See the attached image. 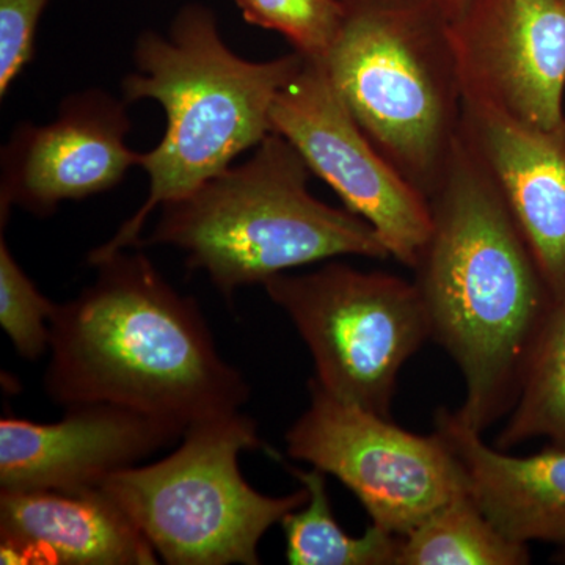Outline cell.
Here are the masks:
<instances>
[{
    "label": "cell",
    "mask_w": 565,
    "mask_h": 565,
    "mask_svg": "<svg viewBox=\"0 0 565 565\" xmlns=\"http://www.w3.org/2000/svg\"><path fill=\"white\" fill-rule=\"evenodd\" d=\"M414 269L433 340L463 377L456 414L484 434L514 407L555 299L489 170L463 134L429 196Z\"/></svg>",
    "instance_id": "6da1fadb"
},
{
    "label": "cell",
    "mask_w": 565,
    "mask_h": 565,
    "mask_svg": "<svg viewBox=\"0 0 565 565\" xmlns=\"http://www.w3.org/2000/svg\"><path fill=\"white\" fill-rule=\"evenodd\" d=\"M95 267V281L52 316L47 396L66 407L121 405L184 429L239 412L250 390L217 352L195 300L143 253Z\"/></svg>",
    "instance_id": "7a4b0ae2"
},
{
    "label": "cell",
    "mask_w": 565,
    "mask_h": 565,
    "mask_svg": "<svg viewBox=\"0 0 565 565\" xmlns=\"http://www.w3.org/2000/svg\"><path fill=\"white\" fill-rule=\"evenodd\" d=\"M132 61L136 70L122 81V99L161 104L166 132L141 158L140 169L150 178L148 199L109 243L90 253L93 266L137 247L152 211L195 191L232 167L237 156L255 150L273 132L275 98L305 57L292 51L270 61H247L230 50L215 14L191 3L169 32L141 33Z\"/></svg>",
    "instance_id": "3957f363"
},
{
    "label": "cell",
    "mask_w": 565,
    "mask_h": 565,
    "mask_svg": "<svg viewBox=\"0 0 565 565\" xmlns=\"http://www.w3.org/2000/svg\"><path fill=\"white\" fill-rule=\"evenodd\" d=\"M311 174L296 148L270 132L247 161L159 207L147 244L184 253L226 299L299 267L345 256L392 259L370 223L316 199Z\"/></svg>",
    "instance_id": "277c9868"
},
{
    "label": "cell",
    "mask_w": 565,
    "mask_h": 565,
    "mask_svg": "<svg viewBox=\"0 0 565 565\" xmlns=\"http://www.w3.org/2000/svg\"><path fill=\"white\" fill-rule=\"evenodd\" d=\"M322 62L352 117L429 199L460 134L463 93L444 0H343Z\"/></svg>",
    "instance_id": "5b68a950"
},
{
    "label": "cell",
    "mask_w": 565,
    "mask_h": 565,
    "mask_svg": "<svg viewBox=\"0 0 565 565\" xmlns=\"http://www.w3.org/2000/svg\"><path fill=\"white\" fill-rule=\"evenodd\" d=\"M263 446L255 419L234 412L192 424L172 455L115 471L99 487L163 563L256 565L264 534L308 501L305 487L269 497L245 481L239 455Z\"/></svg>",
    "instance_id": "8992f818"
},
{
    "label": "cell",
    "mask_w": 565,
    "mask_h": 565,
    "mask_svg": "<svg viewBox=\"0 0 565 565\" xmlns=\"http://www.w3.org/2000/svg\"><path fill=\"white\" fill-rule=\"evenodd\" d=\"M263 286L307 345L315 381L392 418L401 371L433 340L415 281L332 259L310 273L275 275Z\"/></svg>",
    "instance_id": "52a82bcc"
},
{
    "label": "cell",
    "mask_w": 565,
    "mask_h": 565,
    "mask_svg": "<svg viewBox=\"0 0 565 565\" xmlns=\"http://www.w3.org/2000/svg\"><path fill=\"white\" fill-rule=\"evenodd\" d=\"M310 403L285 435L292 459L332 475L362 503L373 525L397 535L467 489L444 437L419 435L308 382Z\"/></svg>",
    "instance_id": "ba28073f"
},
{
    "label": "cell",
    "mask_w": 565,
    "mask_h": 565,
    "mask_svg": "<svg viewBox=\"0 0 565 565\" xmlns=\"http://www.w3.org/2000/svg\"><path fill=\"white\" fill-rule=\"evenodd\" d=\"M270 129L373 226L390 256L414 269L433 232L429 199L379 150L334 90L321 62L303 65L278 92Z\"/></svg>",
    "instance_id": "9c48e42d"
},
{
    "label": "cell",
    "mask_w": 565,
    "mask_h": 565,
    "mask_svg": "<svg viewBox=\"0 0 565 565\" xmlns=\"http://www.w3.org/2000/svg\"><path fill=\"white\" fill-rule=\"evenodd\" d=\"M451 39L463 104L535 128L563 122V0H470Z\"/></svg>",
    "instance_id": "30bf717a"
},
{
    "label": "cell",
    "mask_w": 565,
    "mask_h": 565,
    "mask_svg": "<svg viewBox=\"0 0 565 565\" xmlns=\"http://www.w3.org/2000/svg\"><path fill=\"white\" fill-rule=\"evenodd\" d=\"M131 128L128 103L98 88L70 95L46 125L21 122L0 156V221L13 207L46 217L120 184L143 158L126 143Z\"/></svg>",
    "instance_id": "8fae6325"
},
{
    "label": "cell",
    "mask_w": 565,
    "mask_h": 565,
    "mask_svg": "<svg viewBox=\"0 0 565 565\" xmlns=\"http://www.w3.org/2000/svg\"><path fill=\"white\" fill-rule=\"evenodd\" d=\"M180 424L114 404L70 405L61 422L0 419V492L96 489L184 435Z\"/></svg>",
    "instance_id": "7c38bea8"
},
{
    "label": "cell",
    "mask_w": 565,
    "mask_h": 565,
    "mask_svg": "<svg viewBox=\"0 0 565 565\" xmlns=\"http://www.w3.org/2000/svg\"><path fill=\"white\" fill-rule=\"evenodd\" d=\"M468 143L489 170L556 303L565 300V118L535 128L463 104Z\"/></svg>",
    "instance_id": "4fadbf2b"
},
{
    "label": "cell",
    "mask_w": 565,
    "mask_h": 565,
    "mask_svg": "<svg viewBox=\"0 0 565 565\" xmlns=\"http://www.w3.org/2000/svg\"><path fill=\"white\" fill-rule=\"evenodd\" d=\"M2 564L152 565L148 539L102 487L0 492Z\"/></svg>",
    "instance_id": "5bb4252c"
},
{
    "label": "cell",
    "mask_w": 565,
    "mask_h": 565,
    "mask_svg": "<svg viewBox=\"0 0 565 565\" xmlns=\"http://www.w3.org/2000/svg\"><path fill=\"white\" fill-rule=\"evenodd\" d=\"M434 430L459 460L468 492L505 537L565 546V448L509 455L445 407L435 412Z\"/></svg>",
    "instance_id": "9a60e30c"
},
{
    "label": "cell",
    "mask_w": 565,
    "mask_h": 565,
    "mask_svg": "<svg viewBox=\"0 0 565 565\" xmlns=\"http://www.w3.org/2000/svg\"><path fill=\"white\" fill-rule=\"evenodd\" d=\"M286 468L308 492L307 503L281 520L289 564L396 565L401 535L373 523L360 537L345 533L330 505L327 475L313 467Z\"/></svg>",
    "instance_id": "2e32d148"
},
{
    "label": "cell",
    "mask_w": 565,
    "mask_h": 565,
    "mask_svg": "<svg viewBox=\"0 0 565 565\" xmlns=\"http://www.w3.org/2000/svg\"><path fill=\"white\" fill-rule=\"evenodd\" d=\"M530 545L505 537L467 489L401 535L396 565H527Z\"/></svg>",
    "instance_id": "e0dca14e"
},
{
    "label": "cell",
    "mask_w": 565,
    "mask_h": 565,
    "mask_svg": "<svg viewBox=\"0 0 565 565\" xmlns=\"http://www.w3.org/2000/svg\"><path fill=\"white\" fill-rule=\"evenodd\" d=\"M533 440L565 448V300L553 308L535 341L514 407L493 445L508 451Z\"/></svg>",
    "instance_id": "ac0fdd59"
},
{
    "label": "cell",
    "mask_w": 565,
    "mask_h": 565,
    "mask_svg": "<svg viewBox=\"0 0 565 565\" xmlns=\"http://www.w3.org/2000/svg\"><path fill=\"white\" fill-rule=\"evenodd\" d=\"M244 20L285 36L292 50L323 62L345 17L343 0H234Z\"/></svg>",
    "instance_id": "d6986e66"
},
{
    "label": "cell",
    "mask_w": 565,
    "mask_h": 565,
    "mask_svg": "<svg viewBox=\"0 0 565 565\" xmlns=\"http://www.w3.org/2000/svg\"><path fill=\"white\" fill-rule=\"evenodd\" d=\"M51 302L14 259L6 237H0V326L22 359L39 360L51 345Z\"/></svg>",
    "instance_id": "ffe728a7"
},
{
    "label": "cell",
    "mask_w": 565,
    "mask_h": 565,
    "mask_svg": "<svg viewBox=\"0 0 565 565\" xmlns=\"http://www.w3.org/2000/svg\"><path fill=\"white\" fill-rule=\"evenodd\" d=\"M50 0H0V96L35 55L39 22Z\"/></svg>",
    "instance_id": "44dd1931"
},
{
    "label": "cell",
    "mask_w": 565,
    "mask_h": 565,
    "mask_svg": "<svg viewBox=\"0 0 565 565\" xmlns=\"http://www.w3.org/2000/svg\"><path fill=\"white\" fill-rule=\"evenodd\" d=\"M446 10H448L449 18L456 20L465 9H467L470 0H444Z\"/></svg>",
    "instance_id": "7402d4cb"
},
{
    "label": "cell",
    "mask_w": 565,
    "mask_h": 565,
    "mask_svg": "<svg viewBox=\"0 0 565 565\" xmlns=\"http://www.w3.org/2000/svg\"><path fill=\"white\" fill-rule=\"evenodd\" d=\"M553 563L565 564V546L556 550L555 555L552 556Z\"/></svg>",
    "instance_id": "603a6c76"
},
{
    "label": "cell",
    "mask_w": 565,
    "mask_h": 565,
    "mask_svg": "<svg viewBox=\"0 0 565 565\" xmlns=\"http://www.w3.org/2000/svg\"><path fill=\"white\" fill-rule=\"evenodd\" d=\"M563 2L565 3V0H563Z\"/></svg>",
    "instance_id": "cb8c5ba5"
}]
</instances>
